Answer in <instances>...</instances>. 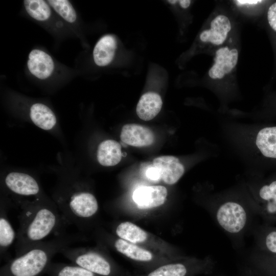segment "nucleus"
I'll return each instance as SVG.
<instances>
[{"label": "nucleus", "mask_w": 276, "mask_h": 276, "mask_svg": "<svg viewBox=\"0 0 276 276\" xmlns=\"http://www.w3.org/2000/svg\"><path fill=\"white\" fill-rule=\"evenodd\" d=\"M20 208L15 256L43 241L51 235L58 236L65 233L68 224L56 204L38 198L22 204Z\"/></svg>", "instance_id": "1"}, {"label": "nucleus", "mask_w": 276, "mask_h": 276, "mask_svg": "<svg viewBox=\"0 0 276 276\" xmlns=\"http://www.w3.org/2000/svg\"><path fill=\"white\" fill-rule=\"evenodd\" d=\"M80 234L66 233L43 241L21 255L15 256L1 267L0 276H41L53 257L75 242L80 241Z\"/></svg>", "instance_id": "2"}, {"label": "nucleus", "mask_w": 276, "mask_h": 276, "mask_svg": "<svg viewBox=\"0 0 276 276\" xmlns=\"http://www.w3.org/2000/svg\"><path fill=\"white\" fill-rule=\"evenodd\" d=\"M56 206L68 224L83 231L87 222L97 213L98 203L90 192L78 189L66 197L57 199Z\"/></svg>", "instance_id": "3"}, {"label": "nucleus", "mask_w": 276, "mask_h": 276, "mask_svg": "<svg viewBox=\"0 0 276 276\" xmlns=\"http://www.w3.org/2000/svg\"><path fill=\"white\" fill-rule=\"evenodd\" d=\"M60 254L72 263L99 276H118V270L109 259L96 250L68 246L62 250Z\"/></svg>", "instance_id": "4"}, {"label": "nucleus", "mask_w": 276, "mask_h": 276, "mask_svg": "<svg viewBox=\"0 0 276 276\" xmlns=\"http://www.w3.org/2000/svg\"><path fill=\"white\" fill-rule=\"evenodd\" d=\"M233 24L226 14L216 13L211 16L199 35L202 47L214 51L226 44L232 31Z\"/></svg>", "instance_id": "5"}, {"label": "nucleus", "mask_w": 276, "mask_h": 276, "mask_svg": "<svg viewBox=\"0 0 276 276\" xmlns=\"http://www.w3.org/2000/svg\"><path fill=\"white\" fill-rule=\"evenodd\" d=\"M214 55V62L208 71V76L212 80H223L236 68L238 49L233 44H225L215 50Z\"/></svg>", "instance_id": "6"}, {"label": "nucleus", "mask_w": 276, "mask_h": 276, "mask_svg": "<svg viewBox=\"0 0 276 276\" xmlns=\"http://www.w3.org/2000/svg\"><path fill=\"white\" fill-rule=\"evenodd\" d=\"M219 225L226 232L237 234L246 225L247 215L244 208L239 203L228 201L221 204L216 212Z\"/></svg>", "instance_id": "7"}, {"label": "nucleus", "mask_w": 276, "mask_h": 276, "mask_svg": "<svg viewBox=\"0 0 276 276\" xmlns=\"http://www.w3.org/2000/svg\"><path fill=\"white\" fill-rule=\"evenodd\" d=\"M5 184L10 191L18 196H36L40 193V188L36 179L24 173H9L5 178Z\"/></svg>", "instance_id": "8"}, {"label": "nucleus", "mask_w": 276, "mask_h": 276, "mask_svg": "<svg viewBox=\"0 0 276 276\" xmlns=\"http://www.w3.org/2000/svg\"><path fill=\"white\" fill-rule=\"evenodd\" d=\"M167 189L162 186H144L133 192V200L140 209H151L162 205L166 201Z\"/></svg>", "instance_id": "9"}, {"label": "nucleus", "mask_w": 276, "mask_h": 276, "mask_svg": "<svg viewBox=\"0 0 276 276\" xmlns=\"http://www.w3.org/2000/svg\"><path fill=\"white\" fill-rule=\"evenodd\" d=\"M27 67L34 76L44 80L53 74L55 64L52 57L45 52L33 49L29 54Z\"/></svg>", "instance_id": "10"}, {"label": "nucleus", "mask_w": 276, "mask_h": 276, "mask_svg": "<svg viewBox=\"0 0 276 276\" xmlns=\"http://www.w3.org/2000/svg\"><path fill=\"white\" fill-rule=\"evenodd\" d=\"M121 141L134 147H146L153 144L154 135L149 128L135 124L124 125L120 134Z\"/></svg>", "instance_id": "11"}, {"label": "nucleus", "mask_w": 276, "mask_h": 276, "mask_svg": "<svg viewBox=\"0 0 276 276\" xmlns=\"http://www.w3.org/2000/svg\"><path fill=\"white\" fill-rule=\"evenodd\" d=\"M153 164L161 172L162 179L168 185L177 182L184 173L185 168L178 158L165 155L154 159Z\"/></svg>", "instance_id": "12"}, {"label": "nucleus", "mask_w": 276, "mask_h": 276, "mask_svg": "<svg viewBox=\"0 0 276 276\" xmlns=\"http://www.w3.org/2000/svg\"><path fill=\"white\" fill-rule=\"evenodd\" d=\"M117 47L114 36L107 34L103 36L96 43L93 50V58L99 66H105L112 61Z\"/></svg>", "instance_id": "13"}, {"label": "nucleus", "mask_w": 276, "mask_h": 276, "mask_svg": "<svg viewBox=\"0 0 276 276\" xmlns=\"http://www.w3.org/2000/svg\"><path fill=\"white\" fill-rule=\"evenodd\" d=\"M162 105L163 101L159 95L154 92H148L141 97L136 112L141 119L149 121L158 114Z\"/></svg>", "instance_id": "14"}, {"label": "nucleus", "mask_w": 276, "mask_h": 276, "mask_svg": "<svg viewBox=\"0 0 276 276\" xmlns=\"http://www.w3.org/2000/svg\"><path fill=\"white\" fill-rule=\"evenodd\" d=\"M122 156L121 145L114 140L104 141L98 147L97 157L102 166H115L121 161Z\"/></svg>", "instance_id": "15"}, {"label": "nucleus", "mask_w": 276, "mask_h": 276, "mask_svg": "<svg viewBox=\"0 0 276 276\" xmlns=\"http://www.w3.org/2000/svg\"><path fill=\"white\" fill-rule=\"evenodd\" d=\"M6 208L1 207L0 211V254L1 259L10 260L8 249L16 239L17 234L8 218Z\"/></svg>", "instance_id": "16"}, {"label": "nucleus", "mask_w": 276, "mask_h": 276, "mask_svg": "<svg viewBox=\"0 0 276 276\" xmlns=\"http://www.w3.org/2000/svg\"><path fill=\"white\" fill-rule=\"evenodd\" d=\"M30 118L36 126L44 130L51 129L56 123L54 112L48 106L42 103L32 105Z\"/></svg>", "instance_id": "17"}, {"label": "nucleus", "mask_w": 276, "mask_h": 276, "mask_svg": "<svg viewBox=\"0 0 276 276\" xmlns=\"http://www.w3.org/2000/svg\"><path fill=\"white\" fill-rule=\"evenodd\" d=\"M113 246L118 251L132 260L146 262L153 259L149 251L121 238L114 241Z\"/></svg>", "instance_id": "18"}, {"label": "nucleus", "mask_w": 276, "mask_h": 276, "mask_svg": "<svg viewBox=\"0 0 276 276\" xmlns=\"http://www.w3.org/2000/svg\"><path fill=\"white\" fill-rule=\"evenodd\" d=\"M256 145L264 156L276 158V127L261 129L258 133Z\"/></svg>", "instance_id": "19"}, {"label": "nucleus", "mask_w": 276, "mask_h": 276, "mask_svg": "<svg viewBox=\"0 0 276 276\" xmlns=\"http://www.w3.org/2000/svg\"><path fill=\"white\" fill-rule=\"evenodd\" d=\"M45 272L50 276H99L73 263L51 262Z\"/></svg>", "instance_id": "20"}, {"label": "nucleus", "mask_w": 276, "mask_h": 276, "mask_svg": "<svg viewBox=\"0 0 276 276\" xmlns=\"http://www.w3.org/2000/svg\"><path fill=\"white\" fill-rule=\"evenodd\" d=\"M116 233L120 238L132 243H142L148 237L147 233L141 227L130 222L126 221L119 224Z\"/></svg>", "instance_id": "21"}, {"label": "nucleus", "mask_w": 276, "mask_h": 276, "mask_svg": "<svg viewBox=\"0 0 276 276\" xmlns=\"http://www.w3.org/2000/svg\"><path fill=\"white\" fill-rule=\"evenodd\" d=\"M24 5L28 14L37 21L47 20L51 15V7L44 1L24 0Z\"/></svg>", "instance_id": "22"}, {"label": "nucleus", "mask_w": 276, "mask_h": 276, "mask_svg": "<svg viewBox=\"0 0 276 276\" xmlns=\"http://www.w3.org/2000/svg\"><path fill=\"white\" fill-rule=\"evenodd\" d=\"M190 269L187 264L177 262L162 265L146 276H188Z\"/></svg>", "instance_id": "23"}, {"label": "nucleus", "mask_w": 276, "mask_h": 276, "mask_svg": "<svg viewBox=\"0 0 276 276\" xmlns=\"http://www.w3.org/2000/svg\"><path fill=\"white\" fill-rule=\"evenodd\" d=\"M259 196L265 201L263 212L269 216L276 215V181L263 186L260 190Z\"/></svg>", "instance_id": "24"}, {"label": "nucleus", "mask_w": 276, "mask_h": 276, "mask_svg": "<svg viewBox=\"0 0 276 276\" xmlns=\"http://www.w3.org/2000/svg\"><path fill=\"white\" fill-rule=\"evenodd\" d=\"M50 7L64 20L74 23L77 20V13L72 4L67 0H49Z\"/></svg>", "instance_id": "25"}, {"label": "nucleus", "mask_w": 276, "mask_h": 276, "mask_svg": "<svg viewBox=\"0 0 276 276\" xmlns=\"http://www.w3.org/2000/svg\"><path fill=\"white\" fill-rule=\"evenodd\" d=\"M263 246L269 252L276 255V229L267 233L264 238Z\"/></svg>", "instance_id": "26"}, {"label": "nucleus", "mask_w": 276, "mask_h": 276, "mask_svg": "<svg viewBox=\"0 0 276 276\" xmlns=\"http://www.w3.org/2000/svg\"><path fill=\"white\" fill-rule=\"evenodd\" d=\"M145 167L144 173L147 178L154 181H157L162 179L160 171L153 164L146 166Z\"/></svg>", "instance_id": "27"}, {"label": "nucleus", "mask_w": 276, "mask_h": 276, "mask_svg": "<svg viewBox=\"0 0 276 276\" xmlns=\"http://www.w3.org/2000/svg\"><path fill=\"white\" fill-rule=\"evenodd\" d=\"M263 2V1L258 0H237L233 1L237 7L242 9H252Z\"/></svg>", "instance_id": "28"}, {"label": "nucleus", "mask_w": 276, "mask_h": 276, "mask_svg": "<svg viewBox=\"0 0 276 276\" xmlns=\"http://www.w3.org/2000/svg\"><path fill=\"white\" fill-rule=\"evenodd\" d=\"M267 20L270 27L276 32V2L272 4L268 8Z\"/></svg>", "instance_id": "29"}, {"label": "nucleus", "mask_w": 276, "mask_h": 276, "mask_svg": "<svg viewBox=\"0 0 276 276\" xmlns=\"http://www.w3.org/2000/svg\"><path fill=\"white\" fill-rule=\"evenodd\" d=\"M178 3L181 8L187 9L190 6L191 1L189 0H181L178 1Z\"/></svg>", "instance_id": "30"}, {"label": "nucleus", "mask_w": 276, "mask_h": 276, "mask_svg": "<svg viewBox=\"0 0 276 276\" xmlns=\"http://www.w3.org/2000/svg\"><path fill=\"white\" fill-rule=\"evenodd\" d=\"M167 2L172 4H175L178 2V1H167Z\"/></svg>", "instance_id": "31"}]
</instances>
